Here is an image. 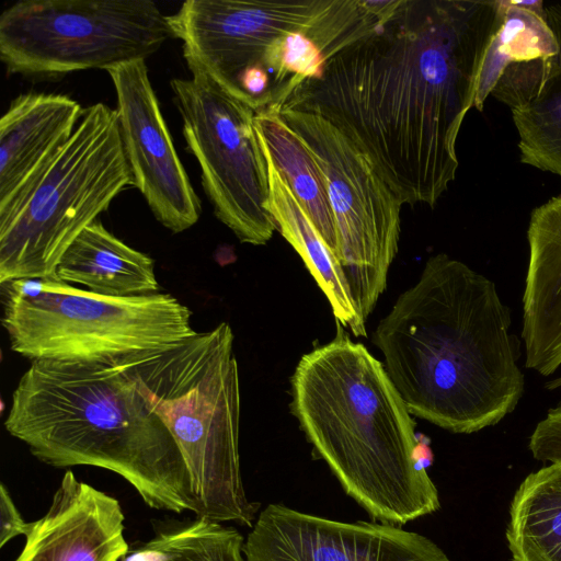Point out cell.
Listing matches in <instances>:
<instances>
[{
	"mask_svg": "<svg viewBox=\"0 0 561 561\" xmlns=\"http://www.w3.org/2000/svg\"><path fill=\"white\" fill-rule=\"evenodd\" d=\"M503 12V0H398L278 106L325 118L402 205L434 207L456 178L457 137Z\"/></svg>",
	"mask_w": 561,
	"mask_h": 561,
	"instance_id": "cell-1",
	"label": "cell"
},
{
	"mask_svg": "<svg viewBox=\"0 0 561 561\" xmlns=\"http://www.w3.org/2000/svg\"><path fill=\"white\" fill-rule=\"evenodd\" d=\"M495 284L445 253L379 322L373 341L411 415L472 434L511 414L525 390L520 341Z\"/></svg>",
	"mask_w": 561,
	"mask_h": 561,
	"instance_id": "cell-2",
	"label": "cell"
},
{
	"mask_svg": "<svg viewBox=\"0 0 561 561\" xmlns=\"http://www.w3.org/2000/svg\"><path fill=\"white\" fill-rule=\"evenodd\" d=\"M4 427L42 462L100 467L124 478L151 508L195 513L182 454L119 357L32 360Z\"/></svg>",
	"mask_w": 561,
	"mask_h": 561,
	"instance_id": "cell-3",
	"label": "cell"
},
{
	"mask_svg": "<svg viewBox=\"0 0 561 561\" xmlns=\"http://www.w3.org/2000/svg\"><path fill=\"white\" fill-rule=\"evenodd\" d=\"M290 408L344 491L375 519L401 526L440 507L419 462L414 421L362 343L337 335L302 355Z\"/></svg>",
	"mask_w": 561,
	"mask_h": 561,
	"instance_id": "cell-4",
	"label": "cell"
},
{
	"mask_svg": "<svg viewBox=\"0 0 561 561\" xmlns=\"http://www.w3.org/2000/svg\"><path fill=\"white\" fill-rule=\"evenodd\" d=\"M228 322L172 345L119 357L185 461L196 517L252 526L239 456L240 382Z\"/></svg>",
	"mask_w": 561,
	"mask_h": 561,
	"instance_id": "cell-5",
	"label": "cell"
},
{
	"mask_svg": "<svg viewBox=\"0 0 561 561\" xmlns=\"http://www.w3.org/2000/svg\"><path fill=\"white\" fill-rule=\"evenodd\" d=\"M130 185L116 110L84 107L68 141L0 210V284L55 277L71 242Z\"/></svg>",
	"mask_w": 561,
	"mask_h": 561,
	"instance_id": "cell-6",
	"label": "cell"
},
{
	"mask_svg": "<svg viewBox=\"0 0 561 561\" xmlns=\"http://www.w3.org/2000/svg\"><path fill=\"white\" fill-rule=\"evenodd\" d=\"M11 350L31 360H102L161 348L196 333L171 294L110 297L55 277L0 284Z\"/></svg>",
	"mask_w": 561,
	"mask_h": 561,
	"instance_id": "cell-7",
	"label": "cell"
},
{
	"mask_svg": "<svg viewBox=\"0 0 561 561\" xmlns=\"http://www.w3.org/2000/svg\"><path fill=\"white\" fill-rule=\"evenodd\" d=\"M172 37L150 0H23L0 15V58L27 76L146 60Z\"/></svg>",
	"mask_w": 561,
	"mask_h": 561,
	"instance_id": "cell-8",
	"label": "cell"
},
{
	"mask_svg": "<svg viewBox=\"0 0 561 561\" xmlns=\"http://www.w3.org/2000/svg\"><path fill=\"white\" fill-rule=\"evenodd\" d=\"M168 19L187 67L237 98L240 77L264 68L277 38L305 32L327 60L362 31L367 11L362 0H187Z\"/></svg>",
	"mask_w": 561,
	"mask_h": 561,
	"instance_id": "cell-9",
	"label": "cell"
},
{
	"mask_svg": "<svg viewBox=\"0 0 561 561\" xmlns=\"http://www.w3.org/2000/svg\"><path fill=\"white\" fill-rule=\"evenodd\" d=\"M272 106L321 172L335 219L341 264L355 306L366 321L386 289L398 253L403 205L368 158L329 121Z\"/></svg>",
	"mask_w": 561,
	"mask_h": 561,
	"instance_id": "cell-10",
	"label": "cell"
},
{
	"mask_svg": "<svg viewBox=\"0 0 561 561\" xmlns=\"http://www.w3.org/2000/svg\"><path fill=\"white\" fill-rule=\"evenodd\" d=\"M170 82L183 136L196 158L214 214L242 243L266 244L275 230L268 208L265 153L254 126L256 111L202 70Z\"/></svg>",
	"mask_w": 561,
	"mask_h": 561,
	"instance_id": "cell-11",
	"label": "cell"
},
{
	"mask_svg": "<svg viewBox=\"0 0 561 561\" xmlns=\"http://www.w3.org/2000/svg\"><path fill=\"white\" fill-rule=\"evenodd\" d=\"M117 100L125 154L136 186L156 219L174 233L194 226L201 203L178 156L146 60L106 70Z\"/></svg>",
	"mask_w": 561,
	"mask_h": 561,
	"instance_id": "cell-12",
	"label": "cell"
},
{
	"mask_svg": "<svg viewBox=\"0 0 561 561\" xmlns=\"http://www.w3.org/2000/svg\"><path fill=\"white\" fill-rule=\"evenodd\" d=\"M245 561H451L430 538L397 525L344 523L270 504L243 543Z\"/></svg>",
	"mask_w": 561,
	"mask_h": 561,
	"instance_id": "cell-13",
	"label": "cell"
},
{
	"mask_svg": "<svg viewBox=\"0 0 561 561\" xmlns=\"http://www.w3.org/2000/svg\"><path fill=\"white\" fill-rule=\"evenodd\" d=\"M119 502L65 472L49 510L30 523L15 561H119L129 550Z\"/></svg>",
	"mask_w": 561,
	"mask_h": 561,
	"instance_id": "cell-14",
	"label": "cell"
},
{
	"mask_svg": "<svg viewBox=\"0 0 561 561\" xmlns=\"http://www.w3.org/2000/svg\"><path fill=\"white\" fill-rule=\"evenodd\" d=\"M546 14L557 51L508 66L491 95L511 108L520 162L561 178V5Z\"/></svg>",
	"mask_w": 561,
	"mask_h": 561,
	"instance_id": "cell-15",
	"label": "cell"
},
{
	"mask_svg": "<svg viewBox=\"0 0 561 561\" xmlns=\"http://www.w3.org/2000/svg\"><path fill=\"white\" fill-rule=\"evenodd\" d=\"M527 240L520 334L525 367L548 377L561 366V194L531 211Z\"/></svg>",
	"mask_w": 561,
	"mask_h": 561,
	"instance_id": "cell-16",
	"label": "cell"
},
{
	"mask_svg": "<svg viewBox=\"0 0 561 561\" xmlns=\"http://www.w3.org/2000/svg\"><path fill=\"white\" fill-rule=\"evenodd\" d=\"M83 108L64 94L18 95L0 119V210L71 137Z\"/></svg>",
	"mask_w": 561,
	"mask_h": 561,
	"instance_id": "cell-17",
	"label": "cell"
},
{
	"mask_svg": "<svg viewBox=\"0 0 561 561\" xmlns=\"http://www.w3.org/2000/svg\"><path fill=\"white\" fill-rule=\"evenodd\" d=\"M55 278L110 297L156 294L153 260L111 233L101 221L85 227L60 257Z\"/></svg>",
	"mask_w": 561,
	"mask_h": 561,
	"instance_id": "cell-18",
	"label": "cell"
},
{
	"mask_svg": "<svg viewBox=\"0 0 561 561\" xmlns=\"http://www.w3.org/2000/svg\"><path fill=\"white\" fill-rule=\"evenodd\" d=\"M262 147L268 169V208L277 230L302 259L306 267L330 302L336 322L348 329L355 336H366V321L355 306L345 272L339 259L329 249L306 210L297 201L263 144Z\"/></svg>",
	"mask_w": 561,
	"mask_h": 561,
	"instance_id": "cell-19",
	"label": "cell"
},
{
	"mask_svg": "<svg viewBox=\"0 0 561 561\" xmlns=\"http://www.w3.org/2000/svg\"><path fill=\"white\" fill-rule=\"evenodd\" d=\"M505 535L513 561H561V460L523 480Z\"/></svg>",
	"mask_w": 561,
	"mask_h": 561,
	"instance_id": "cell-20",
	"label": "cell"
},
{
	"mask_svg": "<svg viewBox=\"0 0 561 561\" xmlns=\"http://www.w3.org/2000/svg\"><path fill=\"white\" fill-rule=\"evenodd\" d=\"M254 126L276 169L341 263L334 215L321 172L311 154L274 106L257 111Z\"/></svg>",
	"mask_w": 561,
	"mask_h": 561,
	"instance_id": "cell-21",
	"label": "cell"
},
{
	"mask_svg": "<svg viewBox=\"0 0 561 561\" xmlns=\"http://www.w3.org/2000/svg\"><path fill=\"white\" fill-rule=\"evenodd\" d=\"M503 5L502 24L491 39L479 72L473 107L480 112L508 66L551 56L558 48L547 16L522 7L517 0H503Z\"/></svg>",
	"mask_w": 561,
	"mask_h": 561,
	"instance_id": "cell-22",
	"label": "cell"
},
{
	"mask_svg": "<svg viewBox=\"0 0 561 561\" xmlns=\"http://www.w3.org/2000/svg\"><path fill=\"white\" fill-rule=\"evenodd\" d=\"M243 537L233 527L207 518L160 528L119 561H245Z\"/></svg>",
	"mask_w": 561,
	"mask_h": 561,
	"instance_id": "cell-23",
	"label": "cell"
},
{
	"mask_svg": "<svg viewBox=\"0 0 561 561\" xmlns=\"http://www.w3.org/2000/svg\"><path fill=\"white\" fill-rule=\"evenodd\" d=\"M30 523H26L16 508L8 489L0 484V548L12 538L25 535Z\"/></svg>",
	"mask_w": 561,
	"mask_h": 561,
	"instance_id": "cell-24",
	"label": "cell"
},
{
	"mask_svg": "<svg viewBox=\"0 0 561 561\" xmlns=\"http://www.w3.org/2000/svg\"><path fill=\"white\" fill-rule=\"evenodd\" d=\"M545 388L550 391L561 388V375L551 380H548L545 383Z\"/></svg>",
	"mask_w": 561,
	"mask_h": 561,
	"instance_id": "cell-25",
	"label": "cell"
}]
</instances>
